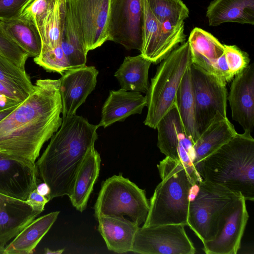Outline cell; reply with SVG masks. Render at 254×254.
<instances>
[{
    "label": "cell",
    "instance_id": "cell-39",
    "mask_svg": "<svg viewBox=\"0 0 254 254\" xmlns=\"http://www.w3.org/2000/svg\"><path fill=\"white\" fill-rule=\"evenodd\" d=\"M49 200L48 198L39 193L36 189L29 193L25 201L34 211L41 213Z\"/></svg>",
    "mask_w": 254,
    "mask_h": 254
},
{
    "label": "cell",
    "instance_id": "cell-22",
    "mask_svg": "<svg viewBox=\"0 0 254 254\" xmlns=\"http://www.w3.org/2000/svg\"><path fill=\"white\" fill-rule=\"evenodd\" d=\"M206 16L211 26L226 22L254 24V0H213Z\"/></svg>",
    "mask_w": 254,
    "mask_h": 254
},
{
    "label": "cell",
    "instance_id": "cell-8",
    "mask_svg": "<svg viewBox=\"0 0 254 254\" xmlns=\"http://www.w3.org/2000/svg\"><path fill=\"white\" fill-rule=\"evenodd\" d=\"M190 69L196 122L200 136L217 112L227 117V89L226 84L192 63Z\"/></svg>",
    "mask_w": 254,
    "mask_h": 254
},
{
    "label": "cell",
    "instance_id": "cell-36",
    "mask_svg": "<svg viewBox=\"0 0 254 254\" xmlns=\"http://www.w3.org/2000/svg\"><path fill=\"white\" fill-rule=\"evenodd\" d=\"M224 46L226 64L231 75L234 77L249 64V55L236 45L224 44Z\"/></svg>",
    "mask_w": 254,
    "mask_h": 254
},
{
    "label": "cell",
    "instance_id": "cell-32",
    "mask_svg": "<svg viewBox=\"0 0 254 254\" xmlns=\"http://www.w3.org/2000/svg\"><path fill=\"white\" fill-rule=\"evenodd\" d=\"M143 24L141 54L154 63L160 23L152 13L146 0H142Z\"/></svg>",
    "mask_w": 254,
    "mask_h": 254
},
{
    "label": "cell",
    "instance_id": "cell-15",
    "mask_svg": "<svg viewBox=\"0 0 254 254\" xmlns=\"http://www.w3.org/2000/svg\"><path fill=\"white\" fill-rule=\"evenodd\" d=\"M246 199L241 196L236 201L233 211L227 218L219 233L213 240L204 243L207 254H236L249 219Z\"/></svg>",
    "mask_w": 254,
    "mask_h": 254
},
{
    "label": "cell",
    "instance_id": "cell-9",
    "mask_svg": "<svg viewBox=\"0 0 254 254\" xmlns=\"http://www.w3.org/2000/svg\"><path fill=\"white\" fill-rule=\"evenodd\" d=\"M184 225L139 227L131 252L142 254H193L195 249Z\"/></svg>",
    "mask_w": 254,
    "mask_h": 254
},
{
    "label": "cell",
    "instance_id": "cell-3",
    "mask_svg": "<svg viewBox=\"0 0 254 254\" xmlns=\"http://www.w3.org/2000/svg\"><path fill=\"white\" fill-rule=\"evenodd\" d=\"M200 180L224 187L246 199L254 200V139L237 133L195 168Z\"/></svg>",
    "mask_w": 254,
    "mask_h": 254
},
{
    "label": "cell",
    "instance_id": "cell-30",
    "mask_svg": "<svg viewBox=\"0 0 254 254\" xmlns=\"http://www.w3.org/2000/svg\"><path fill=\"white\" fill-rule=\"evenodd\" d=\"M184 20L173 22L166 20L160 24V30L153 64L165 59L180 44L186 41Z\"/></svg>",
    "mask_w": 254,
    "mask_h": 254
},
{
    "label": "cell",
    "instance_id": "cell-21",
    "mask_svg": "<svg viewBox=\"0 0 254 254\" xmlns=\"http://www.w3.org/2000/svg\"><path fill=\"white\" fill-rule=\"evenodd\" d=\"M101 157L92 147L87 153L75 176L70 194V201L74 207L80 212L86 208L95 183L99 177Z\"/></svg>",
    "mask_w": 254,
    "mask_h": 254
},
{
    "label": "cell",
    "instance_id": "cell-10",
    "mask_svg": "<svg viewBox=\"0 0 254 254\" xmlns=\"http://www.w3.org/2000/svg\"><path fill=\"white\" fill-rule=\"evenodd\" d=\"M143 14L142 0H112L108 41L121 44L128 50L140 51Z\"/></svg>",
    "mask_w": 254,
    "mask_h": 254
},
{
    "label": "cell",
    "instance_id": "cell-25",
    "mask_svg": "<svg viewBox=\"0 0 254 254\" xmlns=\"http://www.w3.org/2000/svg\"><path fill=\"white\" fill-rule=\"evenodd\" d=\"M65 18L61 47L71 68L85 65L87 52L71 0H65Z\"/></svg>",
    "mask_w": 254,
    "mask_h": 254
},
{
    "label": "cell",
    "instance_id": "cell-44",
    "mask_svg": "<svg viewBox=\"0 0 254 254\" xmlns=\"http://www.w3.org/2000/svg\"><path fill=\"white\" fill-rule=\"evenodd\" d=\"M64 249L58 250L56 251L51 250L49 249H45V253L47 254H61L63 253Z\"/></svg>",
    "mask_w": 254,
    "mask_h": 254
},
{
    "label": "cell",
    "instance_id": "cell-35",
    "mask_svg": "<svg viewBox=\"0 0 254 254\" xmlns=\"http://www.w3.org/2000/svg\"><path fill=\"white\" fill-rule=\"evenodd\" d=\"M0 55L20 68L25 69V65L29 57L28 53L18 46L7 34L0 21Z\"/></svg>",
    "mask_w": 254,
    "mask_h": 254
},
{
    "label": "cell",
    "instance_id": "cell-6",
    "mask_svg": "<svg viewBox=\"0 0 254 254\" xmlns=\"http://www.w3.org/2000/svg\"><path fill=\"white\" fill-rule=\"evenodd\" d=\"M191 63L188 41L161 62L146 93L147 113L145 125L156 129L161 119L175 105L177 91Z\"/></svg>",
    "mask_w": 254,
    "mask_h": 254
},
{
    "label": "cell",
    "instance_id": "cell-23",
    "mask_svg": "<svg viewBox=\"0 0 254 254\" xmlns=\"http://www.w3.org/2000/svg\"><path fill=\"white\" fill-rule=\"evenodd\" d=\"M59 213L60 211H56L35 218L5 247L4 254L33 253L57 220Z\"/></svg>",
    "mask_w": 254,
    "mask_h": 254
},
{
    "label": "cell",
    "instance_id": "cell-45",
    "mask_svg": "<svg viewBox=\"0 0 254 254\" xmlns=\"http://www.w3.org/2000/svg\"><path fill=\"white\" fill-rule=\"evenodd\" d=\"M5 247L0 245V254H4Z\"/></svg>",
    "mask_w": 254,
    "mask_h": 254
},
{
    "label": "cell",
    "instance_id": "cell-34",
    "mask_svg": "<svg viewBox=\"0 0 254 254\" xmlns=\"http://www.w3.org/2000/svg\"><path fill=\"white\" fill-rule=\"evenodd\" d=\"M34 61L46 70L61 75L71 68L61 45L54 49L42 47L40 54L34 58Z\"/></svg>",
    "mask_w": 254,
    "mask_h": 254
},
{
    "label": "cell",
    "instance_id": "cell-20",
    "mask_svg": "<svg viewBox=\"0 0 254 254\" xmlns=\"http://www.w3.org/2000/svg\"><path fill=\"white\" fill-rule=\"evenodd\" d=\"M97 220L98 231L108 250L118 254L131 252L138 225L125 217L102 216Z\"/></svg>",
    "mask_w": 254,
    "mask_h": 254
},
{
    "label": "cell",
    "instance_id": "cell-17",
    "mask_svg": "<svg viewBox=\"0 0 254 254\" xmlns=\"http://www.w3.org/2000/svg\"><path fill=\"white\" fill-rule=\"evenodd\" d=\"M188 42L192 64L217 78V63L224 54V45L211 33L198 27L191 30Z\"/></svg>",
    "mask_w": 254,
    "mask_h": 254
},
{
    "label": "cell",
    "instance_id": "cell-42",
    "mask_svg": "<svg viewBox=\"0 0 254 254\" xmlns=\"http://www.w3.org/2000/svg\"><path fill=\"white\" fill-rule=\"evenodd\" d=\"M36 189L39 193L47 197L50 200L49 197L50 190L47 184L43 183L39 186H37Z\"/></svg>",
    "mask_w": 254,
    "mask_h": 254
},
{
    "label": "cell",
    "instance_id": "cell-11",
    "mask_svg": "<svg viewBox=\"0 0 254 254\" xmlns=\"http://www.w3.org/2000/svg\"><path fill=\"white\" fill-rule=\"evenodd\" d=\"M86 52L108 41L112 0H71Z\"/></svg>",
    "mask_w": 254,
    "mask_h": 254
},
{
    "label": "cell",
    "instance_id": "cell-47",
    "mask_svg": "<svg viewBox=\"0 0 254 254\" xmlns=\"http://www.w3.org/2000/svg\"></svg>",
    "mask_w": 254,
    "mask_h": 254
},
{
    "label": "cell",
    "instance_id": "cell-28",
    "mask_svg": "<svg viewBox=\"0 0 254 254\" xmlns=\"http://www.w3.org/2000/svg\"><path fill=\"white\" fill-rule=\"evenodd\" d=\"M152 62L142 54L126 57L114 76L125 91L147 93L148 71Z\"/></svg>",
    "mask_w": 254,
    "mask_h": 254
},
{
    "label": "cell",
    "instance_id": "cell-14",
    "mask_svg": "<svg viewBox=\"0 0 254 254\" xmlns=\"http://www.w3.org/2000/svg\"><path fill=\"white\" fill-rule=\"evenodd\" d=\"M227 97L232 118L244 132L252 133L254 126V65L249 64L232 80Z\"/></svg>",
    "mask_w": 254,
    "mask_h": 254
},
{
    "label": "cell",
    "instance_id": "cell-16",
    "mask_svg": "<svg viewBox=\"0 0 254 254\" xmlns=\"http://www.w3.org/2000/svg\"><path fill=\"white\" fill-rule=\"evenodd\" d=\"M40 214L26 201L0 193V245L4 246Z\"/></svg>",
    "mask_w": 254,
    "mask_h": 254
},
{
    "label": "cell",
    "instance_id": "cell-27",
    "mask_svg": "<svg viewBox=\"0 0 254 254\" xmlns=\"http://www.w3.org/2000/svg\"><path fill=\"white\" fill-rule=\"evenodd\" d=\"M65 8V0H52L44 14L35 21L41 37L42 47L54 49L61 45Z\"/></svg>",
    "mask_w": 254,
    "mask_h": 254
},
{
    "label": "cell",
    "instance_id": "cell-43",
    "mask_svg": "<svg viewBox=\"0 0 254 254\" xmlns=\"http://www.w3.org/2000/svg\"><path fill=\"white\" fill-rule=\"evenodd\" d=\"M18 105L0 111V121L7 116Z\"/></svg>",
    "mask_w": 254,
    "mask_h": 254
},
{
    "label": "cell",
    "instance_id": "cell-26",
    "mask_svg": "<svg viewBox=\"0 0 254 254\" xmlns=\"http://www.w3.org/2000/svg\"><path fill=\"white\" fill-rule=\"evenodd\" d=\"M157 146L166 157L180 160L179 148L180 141L186 135L185 128L175 105L159 121Z\"/></svg>",
    "mask_w": 254,
    "mask_h": 254
},
{
    "label": "cell",
    "instance_id": "cell-1",
    "mask_svg": "<svg viewBox=\"0 0 254 254\" xmlns=\"http://www.w3.org/2000/svg\"><path fill=\"white\" fill-rule=\"evenodd\" d=\"M60 79H38L32 92L0 121V152L35 163L63 118Z\"/></svg>",
    "mask_w": 254,
    "mask_h": 254
},
{
    "label": "cell",
    "instance_id": "cell-37",
    "mask_svg": "<svg viewBox=\"0 0 254 254\" xmlns=\"http://www.w3.org/2000/svg\"><path fill=\"white\" fill-rule=\"evenodd\" d=\"M33 0H0V20L18 16Z\"/></svg>",
    "mask_w": 254,
    "mask_h": 254
},
{
    "label": "cell",
    "instance_id": "cell-12",
    "mask_svg": "<svg viewBox=\"0 0 254 254\" xmlns=\"http://www.w3.org/2000/svg\"><path fill=\"white\" fill-rule=\"evenodd\" d=\"M35 163L0 152V193L25 201L37 187Z\"/></svg>",
    "mask_w": 254,
    "mask_h": 254
},
{
    "label": "cell",
    "instance_id": "cell-7",
    "mask_svg": "<svg viewBox=\"0 0 254 254\" xmlns=\"http://www.w3.org/2000/svg\"><path fill=\"white\" fill-rule=\"evenodd\" d=\"M149 209L145 191L121 174L103 182L94 207L96 219L127 215L139 226L145 222Z\"/></svg>",
    "mask_w": 254,
    "mask_h": 254
},
{
    "label": "cell",
    "instance_id": "cell-4",
    "mask_svg": "<svg viewBox=\"0 0 254 254\" xmlns=\"http://www.w3.org/2000/svg\"><path fill=\"white\" fill-rule=\"evenodd\" d=\"M161 181L150 199L142 226L187 225L191 190L196 183L181 160L166 157L157 165Z\"/></svg>",
    "mask_w": 254,
    "mask_h": 254
},
{
    "label": "cell",
    "instance_id": "cell-13",
    "mask_svg": "<svg viewBox=\"0 0 254 254\" xmlns=\"http://www.w3.org/2000/svg\"><path fill=\"white\" fill-rule=\"evenodd\" d=\"M98 71L93 66L70 68L60 79V93L63 117L76 114L78 107L85 102L94 89Z\"/></svg>",
    "mask_w": 254,
    "mask_h": 254
},
{
    "label": "cell",
    "instance_id": "cell-24",
    "mask_svg": "<svg viewBox=\"0 0 254 254\" xmlns=\"http://www.w3.org/2000/svg\"><path fill=\"white\" fill-rule=\"evenodd\" d=\"M4 29L13 40L26 52L29 57L40 53L41 39L34 18L23 11L18 16L0 20Z\"/></svg>",
    "mask_w": 254,
    "mask_h": 254
},
{
    "label": "cell",
    "instance_id": "cell-2",
    "mask_svg": "<svg viewBox=\"0 0 254 254\" xmlns=\"http://www.w3.org/2000/svg\"><path fill=\"white\" fill-rule=\"evenodd\" d=\"M98 127L76 114L63 118L60 128L35 163L50 189V200L70 194L79 168L94 147Z\"/></svg>",
    "mask_w": 254,
    "mask_h": 254
},
{
    "label": "cell",
    "instance_id": "cell-31",
    "mask_svg": "<svg viewBox=\"0 0 254 254\" xmlns=\"http://www.w3.org/2000/svg\"><path fill=\"white\" fill-rule=\"evenodd\" d=\"M0 82L26 98L34 88V85L25 70L1 55H0Z\"/></svg>",
    "mask_w": 254,
    "mask_h": 254
},
{
    "label": "cell",
    "instance_id": "cell-5",
    "mask_svg": "<svg viewBox=\"0 0 254 254\" xmlns=\"http://www.w3.org/2000/svg\"><path fill=\"white\" fill-rule=\"evenodd\" d=\"M242 196L219 185L201 180L192 187L187 225L202 243L214 239Z\"/></svg>",
    "mask_w": 254,
    "mask_h": 254
},
{
    "label": "cell",
    "instance_id": "cell-19",
    "mask_svg": "<svg viewBox=\"0 0 254 254\" xmlns=\"http://www.w3.org/2000/svg\"><path fill=\"white\" fill-rule=\"evenodd\" d=\"M147 106L146 96L140 92L111 90L102 109L98 126L106 127L117 122H123L131 115L141 114Z\"/></svg>",
    "mask_w": 254,
    "mask_h": 254
},
{
    "label": "cell",
    "instance_id": "cell-40",
    "mask_svg": "<svg viewBox=\"0 0 254 254\" xmlns=\"http://www.w3.org/2000/svg\"><path fill=\"white\" fill-rule=\"evenodd\" d=\"M0 95L4 96L8 99L19 102H22L26 98L22 95L12 90L0 82Z\"/></svg>",
    "mask_w": 254,
    "mask_h": 254
},
{
    "label": "cell",
    "instance_id": "cell-33",
    "mask_svg": "<svg viewBox=\"0 0 254 254\" xmlns=\"http://www.w3.org/2000/svg\"><path fill=\"white\" fill-rule=\"evenodd\" d=\"M148 5L160 23L166 20L173 22L185 20L189 17V10L182 0H146Z\"/></svg>",
    "mask_w": 254,
    "mask_h": 254
},
{
    "label": "cell",
    "instance_id": "cell-46",
    "mask_svg": "<svg viewBox=\"0 0 254 254\" xmlns=\"http://www.w3.org/2000/svg\"><path fill=\"white\" fill-rule=\"evenodd\" d=\"M176 1H181L182 0H174Z\"/></svg>",
    "mask_w": 254,
    "mask_h": 254
},
{
    "label": "cell",
    "instance_id": "cell-29",
    "mask_svg": "<svg viewBox=\"0 0 254 254\" xmlns=\"http://www.w3.org/2000/svg\"><path fill=\"white\" fill-rule=\"evenodd\" d=\"M190 66L186 71L177 91L176 104L186 133L193 144L199 134L196 122Z\"/></svg>",
    "mask_w": 254,
    "mask_h": 254
},
{
    "label": "cell",
    "instance_id": "cell-41",
    "mask_svg": "<svg viewBox=\"0 0 254 254\" xmlns=\"http://www.w3.org/2000/svg\"><path fill=\"white\" fill-rule=\"evenodd\" d=\"M21 102L8 99L4 96L0 95V111L17 105Z\"/></svg>",
    "mask_w": 254,
    "mask_h": 254
},
{
    "label": "cell",
    "instance_id": "cell-18",
    "mask_svg": "<svg viewBox=\"0 0 254 254\" xmlns=\"http://www.w3.org/2000/svg\"><path fill=\"white\" fill-rule=\"evenodd\" d=\"M237 133L227 117L217 112L193 144L191 161L194 169L199 162L227 143Z\"/></svg>",
    "mask_w": 254,
    "mask_h": 254
},
{
    "label": "cell",
    "instance_id": "cell-38",
    "mask_svg": "<svg viewBox=\"0 0 254 254\" xmlns=\"http://www.w3.org/2000/svg\"><path fill=\"white\" fill-rule=\"evenodd\" d=\"M51 1L52 0H33L23 11L31 16L35 21L46 11Z\"/></svg>",
    "mask_w": 254,
    "mask_h": 254
}]
</instances>
